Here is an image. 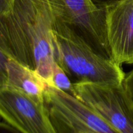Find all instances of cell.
Here are the masks:
<instances>
[{"label":"cell","instance_id":"obj_1","mask_svg":"<svg viewBox=\"0 0 133 133\" xmlns=\"http://www.w3.org/2000/svg\"><path fill=\"white\" fill-rule=\"evenodd\" d=\"M54 15L49 0H14L0 15V49L52 86Z\"/></svg>","mask_w":133,"mask_h":133},{"label":"cell","instance_id":"obj_2","mask_svg":"<svg viewBox=\"0 0 133 133\" xmlns=\"http://www.w3.org/2000/svg\"><path fill=\"white\" fill-rule=\"evenodd\" d=\"M52 38L55 61L73 84H122L125 74L120 65L96 51L66 24L55 20Z\"/></svg>","mask_w":133,"mask_h":133},{"label":"cell","instance_id":"obj_3","mask_svg":"<svg viewBox=\"0 0 133 133\" xmlns=\"http://www.w3.org/2000/svg\"><path fill=\"white\" fill-rule=\"evenodd\" d=\"M44 102L57 133H119L73 95L47 86Z\"/></svg>","mask_w":133,"mask_h":133},{"label":"cell","instance_id":"obj_4","mask_svg":"<svg viewBox=\"0 0 133 133\" xmlns=\"http://www.w3.org/2000/svg\"><path fill=\"white\" fill-rule=\"evenodd\" d=\"M55 20L72 29L94 49L111 58L107 36L105 9L91 0H49Z\"/></svg>","mask_w":133,"mask_h":133},{"label":"cell","instance_id":"obj_5","mask_svg":"<svg viewBox=\"0 0 133 133\" xmlns=\"http://www.w3.org/2000/svg\"><path fill=\"white\" fill-rule=\"evenodd\" d=\"M73 96L94 110L119 133H133V108L122 84L74 83Z\"/></svg>","mask_w":133,"mask_h":133},{"label":"cell","instance_id":"obj_6","mask_svg":"<svg viewBox=\"0 0 133 133\" xmlns=\"http://www.w3.org/2000/svg\"><path fill=\"white\" fill-rule=\"evenodd\" d=\"M0 118L23 133H57L44 101L10 87L0 90Z\"/></svg>","mask_w":133,"mask_h":133},{"label":"cell","instance_id":"obj_7","mask_svg":"<svg viewBox=\"0 0 133 133\" xmlns=\"http://www.w3.org/2000/svg\"><path fill=\"white\" fill-rule=\"evenodd\" d=\"M105 9L111 58L120 66L133 64V0H121Z\"/></svg>","mask_w":133,"mask_h":133},{"label":"cell","instance_id":"obj_8","mask_svg":"<svg viewBox=\"0 0 133 133\" xmlns=\"http://www.w3.org/2000/svg\"><path fill=\"white\" fill-rule=\"evenodd\" d=\"M47 84L36 72L9 58L7 62V86L30 97L44 101Z\"/></svg>","mask_w":133,"mask_h":133},{"label":"cell","instance_id":"obj_9","mask_svg":"<svg viewBox=\"0 0 133 133\" xmlns=\"http://www.w3.org/2000/svg\"><path fill=\"white\" fill-rule=\"evenodd\" d=\"M73 95L74 84L62 68L55 62L52 74V86Z\"/></svg>","mask_w":133,"mask_h":133},{"label":"cell","instance_id":"obj_10","mask_svg":"<svg viewBox=\"0 0 133 133\" xmlns=\"http://www.w3.org/2000/svg\"><path fill=\"white\" fill-rule=\"evenodd\" d=\"M9 58L0 49V90L7 86V62Z\"/></svg>","mask_w":133,"mask_h":133},{"label":"cell","instance_id":"obj_11","mask_svg":"<svg viewBox=\"0 0 133 133\" xmlns=\"http://www.w3.org/2000/svg\"><path fill=\"white\" fill-rule=\"evenodd\" d=\"M122 85L126 96L133 108V69L125 74Z\"/></svg>","mask_w":133,"mask_h":133},{"label":"cell","instance_id":"obj_12","mask_svg":"<svg viewBox=\"0 0 133 133\" xmlns=\"http://www.w3.org/2000/svg\"><path fill=\"white\" fill-rule=\"evenodd\" d=\"M0 133H23L6 122H0Z\"/></svg>","mask_w":133,"mask_h":133},{"label":"cell","instance_id":"obj_13","mask_svg":"<svg viewBox=\"0 0 133 133\" xmlns=\"http://www.w3.org/2000/svg\"><path fill=\"white\" fill-rule=\"evenodd\" d=\"M94 5L102 9H105L107 6L115 4L121 0H91Z\"/></svg>","mask_w":133,"mask_h":133},{"label":"cell","instance_id":"obj_14","mask_svg":"<svg viewBox=\"0 0 133 133\" xmlns=\"http://www.w3.org/2000/svg\"><path fill=\"white\" fill-rule=\"evenodd\" d=\"M14 0H0V15L7 11Z\"/></svg>","mask_w":133,"mask_h":133},{"label":"cell","instance_id":"obj_15","mask_svg":"<svg viewBox=\"0 0 133 133\" xmlns=\"http://www.w3.org/2000/svg\"><path fill=\"white\" fill-rule=\"evenodd\" d=\"M79 133H84V132H79Z\"/></svg>","mask_w":133,"mask_h":133}]
</instances>
